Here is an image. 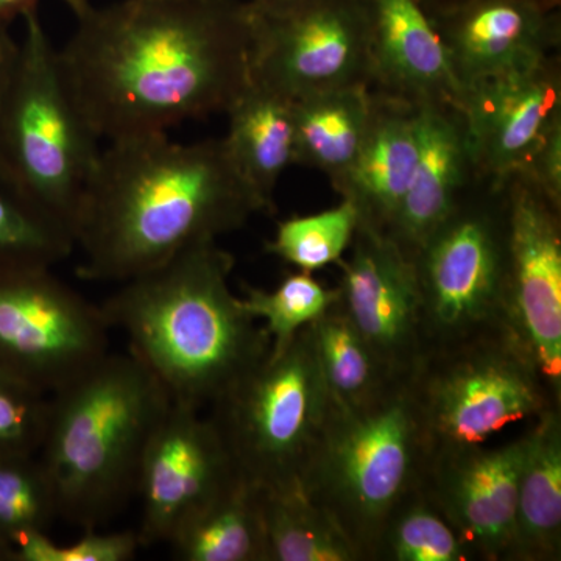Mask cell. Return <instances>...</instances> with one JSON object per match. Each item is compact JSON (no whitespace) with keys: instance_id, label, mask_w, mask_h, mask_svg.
<instances>
[{"instance_id":"cell-1","label":"cell","mask_w":561,"mask_h":561,"mask_svg":"<svg viewBox=\"0 0 561 561\" xmlns=\"http://www.w3.org/2000/svg\"><path fill=\"white\" fill-rule=\"evenodd\" d=\"M77 21L58 57L101 139L168 133L227 113L250 84V14L241 0H121Z\"/></svg>"},{"instance_id":"cell-2","label":"cell","mask_w":561,"mask_h":561,"mask_svg":"<svg viewBox=\"0 0 561 561\" xmlns=\"http://www.w3.org/2000/svg\"><path fill=\"white\" fill-rule=\"evenodd\" d=\"M261 210L267 208L224 138L180 144L151 133L110 140L81 206L79 275L124 283L241 230Z\"/></svg>"},{"instance_id":"cell-3","label":"cell","mask_w":561,"mask_h":561,"mask_svg":"<svg viewBox=\"0 0 561 561\" xmlns=\"http://www.w3.org/2000/svg\"><path fill=\"white\" fill-rule=\"evenodd\" d=\"M232 268V254L202 243L124 280L101 306L176 404L214 408L271 354V335L231 291Z\"/></svg>"},{"instance_id":"cell-4","label":"cell","mask_w":561,"mask_h":561,"mask_svg":"<svg viewBox=\"0 0 561 561\" xmlns=\"http://www.w3.org/2000/svg\"><path fill=\"white\" fill-rule=\"evenodd\" d=\"M171 404L130 351L106 354L49 394L38 456L57 490L61 518L90 530L119 512L136 493L144 449Z\"/></svg>"},{"instance_id":"cell-5","label":"cell","mask_w":561,"mask_h":561,"mask_svg":"<svg viewBox=\"0 0 561 561\" xmlns=\"http://www.w3.org/2000/svg\"><path fill=\"white\" fill-rule=\"evenodd\" d=\"M411 379L367 408L331 404L301 474L302 491L334 519L362 561L371 560L390 513L423 485L430 442Z\"/></svg>"},{"instance_id":"cell-6","label":"cell","mask_w":561,"mask_h":561,"mask_svg":"<svg viewBox=\"0 0 561 561\" xmlns=\"http://www.w3.org/2000/svg\"><path fill=\"white\" fill-rule=\"evenodd\" d=\"M22 20L20 60L0 111V168L76 239L101 138L69 90L38 11Z\"/></svg>"},{"instance_id":"cell-7","label":"cell","mask_w":561,"mask_h":561,"mask_svg":"<svg viewBox=\"0 0 561 561\" xmlns=\"http://www.w3.org/2000/svg\"><path fill=\"white\" fill-rule=\"evenodd\" d=\"M412 261L430 353L511 328L502 181L476 176Z\"/></svg>"},{"instance_id":"cell-8","label":"cell","mask_w":561,"mask_h":561,"mask_svg":"<svg viewBox=\"0 0 561 561\" xmlns=\"http://www.w3.org/2000/svg\"><path fill=\"white\" fill-rule=\"evenodd\" d=\"M411 382L430 456L485 445L505 427L561 405L511 328L431 351Z\"/></svg>"},{"instance_id":"cell-9","label":"cell","mask_w":561,"mask_h":561,"mask_svg":"<svg viewBox=\"0 0 561 561\" xmlns=\"http://www.w3.org/2000/svg\"><path fill=\"white\" fill-rule=\"evenodd\" d=\"M330 409L308 324L280 353L268 354L209 415L241 474L262 489L286 490L300 485Z\"/></svg>"},{"instance_id":"cell-10","label":"cell","mask_w":561,"mask_h":561,"mask_svg":"<svg viewBox=\"0 0 561 561\" xmlns=\"http://www.w3.org/2000/svg\"><path fill=\"white\" fill-rule=\"evenodd\" d=\"M110 324L51 267H0V370L51 394L110 353Z\"/></svg>"},{"instance_id":"cell-11","label":"cell","mask_w":561,"mask_h":561,"mask_svg":"<svg viewBox=\"0 0 561 561\" xmlns=\"http://www.w3.org/2000/svg\"><path fill=\"white\" fill-rule=\"evenodd\" d=\"M250 80L289 101L371 84L367 0L250 9Z\"/></svg>"},{"instance_id":"cell-12","label":"cell","mask_w":561,"mask_h":561,"mask_svg":"<svg viewBox=\"0 0 561 561\" xmlns=\"http://www.w3.org/2000/svg\"><path fill=\"white\" fill-rule=\"evenodd\" d=\"M500 180L507 210L508 323L561 397V205L529 173Z\"/></svg>"},{"instance_id":"cell-13","label":"cell","mask_w":561,"mask_h":561,"mask_svg":"<svg viewBox=\"0 0 561 561\" xmlns=\"http://www.w3.org/2000/svg\"><path fill=\"white\" fill-rule=\"evenodd\" d=\"M339 305L387 371L411 379L430 354L415 265L390 236L357 224Z\"/></svg>"},{"instance_id":"cell-14","label":"cell","mask_w":561,"mask_h":561,"mask_svg":"<svg viewBox=\"0 0 561 561\" xmlns=\"http://www.w3.org/2000/svg\"><path fill=\"white\" fill-rule=\"evenodd\" d=\"M238 472L213 416L172 402L151 432L139 465L140 546L169 545Z\"/></svg>"},{"instance_id":"cell-15","label":"cell","mask_w":561,"mask_h":561,"mask_svg":"<svg viewBox=\"0 0 561 561\" xmlns=\"http://www.w3.org/2000/svg\"><path fill=\"white\" fill-rule=\"evenodd\" d=\"M529 426L515 440L431 454L421 489L474 560L508 561Z\"/></svg>"},{"instance_id":"cell-16","label":"cell","mask_w":561,"mask_h":561,"mask_svg":"<svg viewBox=\"0 0 561 561\" xmlns=\"http://www.w3.org/2000/svg\"><path fill=\"white\" fill-rule=\"evenodd\" d=\"M560 66L557 54L463 88L459 108L478 175L500 180L522 171L549 128L561 121Z\"/></svg>"},{"instance_id":"cell-17","label":"cell","mask_w":561,"mask_h":561,"mask_svg":"<svg viewBox=\"0 0 561 561\" xmlns=\"http://www.w3.org/2000/svg\"><path fill=\"white\" fill-rule=\"evenodd\" d=\"M430 14L463 88L559 54V7L541 0H467Z\"/></svg>"},{"instance_id":"cell-18","label":"cell","mask_w":561,"mask_h":561,"mask_svg":"<svg viewBox=\"0 0 561 561\" xmlns=\"http://www.w3.org/2000/svg\"><path fill=\"white\" fill-rule=\"evenodd\" d=\"M420 154L411 184L386 234L413 257L478 176L459 106L416 103Z\"/></svg>"},{"instance_id":"cell-19","label":"cell","mask_w":561,"mask_h":561,"mask_svg":"<svg viewBox=\"0 0 561 561\" xmlns=\"http://www.w3.org/2000/svg\"><path fill=\"white\" fill-rule=\"evenodd\" d=\"M371 87L412 103L460 106L463 87L421 0H367Z\"/></svg>"},{"instance_id":"cell-20","label":"cell","mask_w":561,"mask_h":561,"mask_svg":"<svg viewBox=\"0 0 561 561\" xmlns=\"http://www.w3.org/2000/svg\"><path fill=\"white\" fill-rule=\"evenodd\" d=\"M420 154L416 103L371 90L359 153L334 191L357 210L359 225L387 231L411 184Z\"/></svg>"},{"instance_id":"cell-21","label":"cell","mask_w":561,"mask_h":561,"mask_svg":"<svg viewBox=\"0 0 561 561\" xmlns=\"http://www.w3.org/2000/svg\"><path fill=\"white\" fill-rule=\"evenodd\" d=\"M561 559V408L529 424L508 561Z\"/></svg>"},{"instance_id":"cell-22","label":"cell","mask_w":561,"mask_h":561,"mask_svg":"<svg viewBox=\"0 0 561 561\" xmlns=\"http://www.w3.org/2000/svg\"><path fill=\"white\" fill-rule=\"evenodd\" d=\"M225 146L238 171L267 210L287 168L295 164L294 102L251 83L227 111Z\"/></svg>"},{"instance_id":"cell-23","label":"cell","mask_w":561,"mask_h":561,"mask_svg":"<svg viewBox=\"0 0 561 561\" xmlns=\"http://www.w3.org/2000/svg\"><path fill=\"white\" fill-rule=\"evenodd\" d=\"M264 491L238 474L181 526L169 542L183 561H268Z\"/></svg>"},{"instance_id":"cell-24","label":"cell","mask_w":561,"mask_h":561,"mask_svg":"<svg viewBox=\"0 0 561 561\" xmlns=\"http://www.w3.org/2000/svg\"><path fill=\"white\" fill-rule=\"evenodd\" d=\"M294 102L295 164L317 169L337 186L359 153L371 111L367 84Z\"/></svg>"},{"instance_id":"cell-25","label":"cell","mask_w":561,"mask_h":561,"mask_svg":"<svg viewBox=\"0 0 561 561\" xmlns=\"http://www.w3.org/2000/svg\"><path fill=\"white\" fill-rule=\"evenodd\" d=\"M309 328L324 386L335 408L348 411L367 408L393 383L404 381L387 371L339 301Z\"/></svg>"},{"instance_id":"cell-26","label":"cell","mask_w":561,"mask_h":561,"mask_svg":"<svg viewBox=\"0 0 561 561\" xmlns=\"http://www.w3.org/2000/svg\"><path fill=\"white\" fill-rule=\"evenodd\" d=\"M262 491L268 561H362L334 519L300 485Z\"/></svg>"},{"instance_id":"cell-27","label":"cell","mask_w":561,"mask_h":561,"mask_svg":"<svg viewBox=\"0 0 561 561\" xmlns=\"http://www.w3.org/2000/svg\"><path fill=\"white\" fill-rule=\"evenodd\" d=\"M73 250V236L43 213L0 168V267H54Z\"/></svg>"},{"instance_id":"cell-28","label":"cell","mask_w":561,"mask_h":561,"mask_svg":"<svg viewBox=\"0 0 561 561\" xmlns=\"http://www.w3.org/2000/svg\"><path fill=\"white\" fill-rule=\"evenodd\" d=\"M474 557L451 524L427 500L413 491L390 513L370 561H472Z\"/></svg>"},{"instance_id":"cell-29","label":"cell","mask_w":561,"mask_h":561,"mask_svg":"<svg viewBox=\"0 0 561 561\" xmlns=\"http://www.w3.org/2000/svg\"><path fill=\"white\" fill-rule=\"evenodd\" d=\"M61 518L57 490L39 456L0 457V561L31 531H49Z\"/></svg>"},{"instance_id":"cell-30","label":"cell","mask_w":561,"mask_h":561,"mask_svg":"<svg viewBox=\"0 0 561 561\" xmlns=\"http://www.w3.org/2000/svg\"><path fill=\"white\" fill-rule=\"evenodd\" d=\"M357 224L356 208L342 198L335 208L279 221L275 238L265 243V251L295 265L298 271H321L342 260L353 241Z\"/></svg>"},{"instance_id":"cell-31","label":"cell","mask_w":561,"mask_h":561,"mask_svg":"<svg viewBox=\"0 0 561 561\" xmlns=\"http://www.w3.org/2000/svg\"><path fill=\"white\" fill-rule=\"evenodd\" d=\"M243 309L271 335L272 354L286 348L302 328L319 319L339 301V289H328L312 273H290L275 290L245 287Z\"/></svg>"},{"instance_id":"cell-32","label":"cell","mask_w":561,"mask_h":561,"mask_svg":"<svg viewBox=\"0 0 561 561\" xmlns=\"http://www.w3.org/2000/svg\"><path fill=\"white\" fill-rule=\"evenodd\" d=\"M49 420V394L0 370V457L38 456Z\"/></svg>"},{"instance_id":"cell-33","label":"cell","mask_w":561,"mask_h":561,"mask_svg":"<svg viewBox=\"0 0 561 561\" xmlns=\"http://www.w3.org/2000/svg\"><path fill=\"white\" fill-rule=\"evenodd\" d=\"M140 548L138 531H84L79 540L60 545L49 531H31L13 545L11 561H128Z\"/></svg>"},{"instance_id":"cell-34","label":"cell","mask_w":561,"mask_h":561,"mask_svg":"<svg viewBox=\"0 0 561 561\" xmlns=\"http://www.w3.org/2000/svg\"><path fill=\"white\" fill-rule=\"evenodd\" d=\"M522 171L561 205V121L549 128Z\"/></svg>"},{"instance_id":"cell-35","label":"cell","mask_w":561,"mask_h":561,"mask_svg":"<svg viewBox=\"0 0 561 561\" xmlns=\"http://www.w3.org/2000/svg\"><path fill=\"white\" fill-rule=\"evenodd\" d=\"M20 50L21 44L10 35V27L0 25V111L16 73Z\"/></svg>"},{"instance_id":"cell-36","label":"cell","mask_w":561,"mask_h":561,"mask_svg":"<svg viewBox=\"0 0 561 561\" xmlns=\"http://www.w3.org/2000/svg\"><path fill=\"white\" fill-rule=\"evenodd\" d=\"M41 0H0V25L10 27L11 22L24 18L32 11H38ZM76 18L83 16L91 9V0H60Z\"/></svg>"},{"instance_id":"cell-37","label":"cell","mask_w":561,"mask_h":561,"mask_svg":"<svg viewBox=\"0 0 561 561\" xmlns=\"http://www.w3.org/2000/svg\"><path fill=\"white\" fill-rule=\"evenodd\" d=\"M305 0H250V9L256 11H275L287 9V7L297 5Z\"/></svg>"}]
</instances>
